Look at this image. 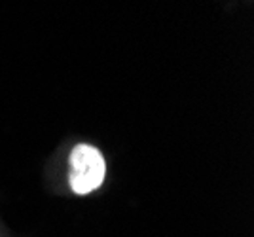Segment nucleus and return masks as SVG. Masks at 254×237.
<instances>
[{"label": "nucleus", "mask_w": 254, "mask_h": 237, "mask_svg": "<svg viewBox=\"0 0 254 237\" xmlns=\"http://www.w3.org/2000/svg\"><path fill=\"white\" fill-rule=\"evenodd\" d=\"M106 175V163L103 154L95 146L78 144L68 158V184L72 192L85 195L95 192L103 184Z\"/></svg>", "instance_id": "1"}]
</instances>
